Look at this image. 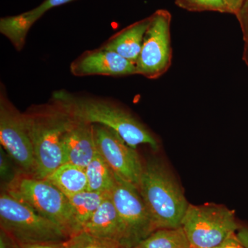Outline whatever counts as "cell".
<instances>
[{
	"label": "cell",
	"mask_w": 248,
	"mask_h": 248,
	"mask_svg": "<svg viewBox=\"0 0 248 248\" xmlns=\"http://www.w3.org/2000/svg\"><path fill=\"white\" fill-rule=\"evenodd\" d=\"M50 100L75 118L112 129L135 149L141 144L149 145L154 151L159 148L156 139L143 124L128 111L107 99L79 95L61 89L53 92Z\"/></svg>",
	"instance_id": "obj_1"
},
{
	"label": "cell",
	"mask_w": 248,
	"mask_h": 248,
	"mask_svg": "<svg viewBox=\"0 0 248 248\" xmlns=\"http://www.w3.org/2000/svg\"><path fill=\"white\" fill-rule=\"evenodd\" d=\"M23 114L35 153L37 177L45 179L64 164L62 139L72 116L50 100L31 106Z\"/></svg>",
	"instance_id": "obj_2"
},
{
	"label": "cell",
	"mask_w": 248,
	"mask_h": 248,
	"mask_svg": "<svg viewBox=\"0 0 248 248\" xmlns=\"http://www.w3.org/2000/svg\"><path fill=\"white\" fill-rule=\"evenodd\" d=\"M138 189L151 214L155 229L182 226L189 204L164 163L151 159L143 165Z\"/></svg>",
	"instance_id": "obj_3"
},
{
	"label": "cell",
	"mask_w": 248,
	"mask_h": 248,
	"mask_svg": "<svg viewBox=\"0 0 248 248\" xmlns=\"http://www.w3.org/2000/svg\"><path fill=\"white\" fill-rule=\"evenodd\" d=\"M0 224L21 245L62 244L69 238L58 225L6 190L0 196Z\"/></svg>",
	"instance_id": "obj_4"
},
{
	"label": "cell",
	"mask_w": 248,
	"mask_h": 248,
	"mask_svg": "<svg viewBox=\"0 0 248 248\" xmlns=\"http://www.w3.org/2000/svg\"><path fill=\"white\" fill-rule=\"evenodd\" d=\"M58 225L68 236L78 232L69 200L46 179L21 173L3 189Z\"/></svg>",
	"instance_id": "obj_5"
},
{
	"label": "cell",
	"mask_w": 248,
	"mask_h": 248,
	"mask_svg": "<svg viewBox=\"0 0 248 248\" xmlns=\"http://www.w3.org/2000/svg\"><path fill=\"white\" fill-rule=\"evenodd\" d=\"M182 226L195 248L218 247L236 234L239 228L234 212L215 204H189Z\"/></svg>",
	"instance_id": "obj_6"
},
{
	"label": "cell",
	"mask_w": 248,
	"mask_h": 248,
	"mask_svg": "<svg viewBox=\"0 0 248 248\" xmlns=\"http://www.w3.org/2000/svg\"><path fill=\"white\" fill-rule=\"evenodd\" d=\"M0 142L23 174L37 177V164L24 114L0 86Z\"/></svg>",
	"instance_id": "obj_7"
},
{
	"label": "cell",
	"mask_w": 248,
	"mask_h": 248,
	"mask_svg": "<svg viewBox=\"0 0 248 248\" xmlns=\"http://www.w3.org/2000/svg\"><path fill=\"white\" fill-rule=\"evenodd\" d=\"M151 17V24L145 34L141 53L135 65L137 75L156 79L169 71L172 63V16L167 10L159 9Z\"/></svg>",
	"instance_id": "obj_8"
},
{
	"label": "cell",
	"mask_w": 248,
	"mask_h": 248,
	"mask_svg": "<svg viewBox=\"0 0 248 248\" xmlns=\"http://www.w3.org/2000/svg\"><path fill=\"white\" fill-rule=\"evenodd\" d=\"M115 178L110 197L125 227V248L136 247L156 229L138 187L117 175Z\"/></svg>",
	"instance_id": "obj_9"
},
{
	"label": "cell",
	"mask_w": 248,
	"mask_h": 248,
	"mask_svg": "<svg viewBox=\"0 0 248 248\" xmlns=\"http://www.w3.org/2000/svg\"><path fill=\"white\" fill-rule=\"evenodd\" d=\"M93 128L98 153L115 175L139 187L143 165L136 150L112 129L98 124Z\"/></svg>",
	"instance_id": "obj_10"
},
{
	"label": "cell",
	"mask_w": 248,
	"mask_h": 248,
	"mask_svg": "<svg viewBox=\"0 0 248 248\" xmlns=\"http://www.w3.org/2000/svg\"><path fill=\"white\" fill-rule=\"evenodd\" d=\"M70 71L76 77H124L137 75L135 63L119 54L101 48L86 50L73 60Z\"/></svg>",
	"instance_id": "obj_11"
},
{
	"label": "cell",
	"mask_w": 248,
	"mask_h": 248,
	"mask_svg": "<svg viewBox=\"0 0 248 248\" xmlns=\"http://www.w3.org/2000/svg\"><path fill=\"white\" fill-rule=\"evenodd\" d=\"M64 163L86 169L97 152L93 124L72 117L62 139Z\"/></svg>",
	"instance_id": "obj_12"
},
{
	"label": "cell",
	"mask_w": 248,
	"mask_h": 248,
	"mask_svg": "<svg viewBox=\"0 0 248 248\" xmlns=\"http://www.w3.org/2000/svg\"><path fill=\"white\" fill-rule=\"evenodd\" d=\"M76 0H44L35 9L17 16L0 19V33L10 41L16 50L21 51L25 46L28 33L42 16L53 8Z\"/></svg>",
	"instance_id": "obj_13"
},
{
	"label": "cell",
	"mask_w": 248,
	"mask_h": 248,
	"mask_svg": "<svg viewBox=\"0 0 248 248\" xmlns=\"http://www.w3.org/2000/svg\"><path fill=\"white\" fill-rule=\"evenodd\" d=\"M82 231L103 239L111 240L125 248L126 233L123 222L110 195L85 224Z\"/></svg>",
	"instance_id": "obj_14"
},
{
	"label": "cell",
	"mask_w": 248,
	"mask_h": 248,
	"mask_svg": "<svg viewBox=\"0 0 248 248\" xmlns=\"http://www.w3.org/2000/svg\"><path fill=\"white\" fill-rule=\"evenodd\" d=\"M151 21L149 16L124 28L108 39L102 48L115 52L136 64Z\"/></svg>",
	"instance_id": "obj_15"
},
{
	"label": "cell",
	"mask_w": 248,
	"mask_h": 248,
	"mask_svg": "<svg viewBox=\"0 0 248 248\" xmlns=\"http://www.w3.org/2000/svg\"><path fill=\"white\" fill-rule=\"evenodd\" d=\"M58 187L67 197L88 190L86 169L64 163L45 178Z\"/></svg>",
	"instance_id": "obj_16"
},
{
	"label": "cell",
	"mask_w": 248,
	"mask_h": 248,
	"mask_svg": "<svg viewBox=\"0 0 248 248\" xmlns=\"http://www.w3.org/2000/svg\"><path fill=\"white\" fill-rule=\"evenodd\" d=\"M110 195L106 192L85 190L68 197L78 232L82 231L93 214Z\"/></svg>",
	"instance_id": "obj_17"
},
{
	"label": "cell",
	"mask_w": 248,
	"mask_h": 248,
	"mask_svg": "<svg viewBox=\"0 0 248 248\" xmlns=\"http://www.w3.org/2000/svg\"><path fill=\"white\" fill-rule=\"evenodd\" d=\"M85 169L88 190L111 193L115 186V174L98 151Z\"/></svg>",
	"instance_id": "obj_18"
},
{
	"label": "cell",
	"mask_w": 248,
	"mask_h": 248,
	"mask_svg": "<svg viewBox=\"0 0 248 248\" xmlns=\"http://www.w3.org/2000/svg\"><path fill=\"white\" fill-rule=\"evenodd\" d=\"M138 246L141 248H192L182 226L156 230Z\"/></svg>",
	"instance_id": "obj_19"
},
{
	"label": "cell",
	"mask_w": 248,
	"mask_h": 248,
	"mask_svg": "<svg viewBox=\"0 0 248 248\" xmlns=\"http://www.w3.org/2000/svg\"><path fill=\"white\" fill-rule=\"evenodd\" d=\"M62 246L63 248H123L115 241L98 237L84 231L72 235L62 243Z\"/></svg>",
	"instance_id": "obj_20"
},
{
	"label": "cell",
	"mask_w": 248,
	"mask_h": 248,
	"mask_svg": "<svg viewBox=\"0 0 248 248\" xmlns=\"http://www.w3.org/2000/svg\"><path fill=\"white\" fill-rule=\"evenodd\" d=\"M175 4L181 9L190 12L214 11L229 14L223 0H175Z\"/></svg>",
	"instance_id": "obj_21"
},
{
	"label": "cell",
	"mask_w": 248,
	"mask_h": 248,
	"mask_svg": "<svg viewBox=\"0 0 248 248\" xmlns=\"http://www.w3.org/2000/svg\"><path fill=\"white\" fill-rule=\"evenodd\" d=\"M17 165L4 148H0V176L3 189L10 185L19 174L22 173L16 170ZM20 170V169H19Z\"/></svg>",
	"instance_id": "obj_22"
},
{
	"label": "cell",
	"mask_w": 248,
	"mask_h": 248,
	"mask_svg": "<svg viewBox=\"0 0 248 248\" xmlns=\"http://www.w3.org/2000/svg\"><path fill=\"white\" fill-rule=\"evenodd\" d=\"M240 28L242 32L244 42L248 40V0H244L241 7L236 14Z\"/></svg>",
	"instance_id": "obj_23"
},
{
	"label": "cell",
	"mask_w": 248,
	"mask_h": 248,
	"mask_svg": "<svg viewBox=\"0 0 248 248\" xmlns=\"http://www.w3.org/2000/svg\"><path fill=\"white\" fill-rule=\"evenodd\" d=\"M0 248H21V244L17 243L6 232L1 229L0 234Z\"/></svg>",
	"instance_id": "obj_24"
},
{
	"label": "cell",
	"mask_w": 248,
	"mask_h": 248,
	"mask_svg": "<svg viewBox=\"0 0 248 248\" xmlns=\"http://www.w3.org/2000/svg\"><path fill=\"white\" fill-rule=\"evenodd\" d=\"M216 248H246L236 237V235H233L231 238L226 240L223 244Z\"/></svg>",
	"instance_id": "obj_25"
},
{
	"label": "cell",
	"mask_w": 248,
	"mask_h": 248,
	"mask_svg": "<svg viewBox=\"0 0 248 248\" xmlns=\"http://www.w3.org/2000/svg\"><path fill=\"white\" fill-rule=\"evenodd\" d=\"M223 1L228 7L229 14L236 16L244 0H223Z\"/></svg>",
	"instance_id": "obj_26"
},
{
	"label": "cell",
	"mask_w": 248,
	"mask_h": 248,
	"mask_svg": "<svg viewBox=\"0 0 248 248\" xmlns=\"http://www.w3.org/2000/svg\"><path fill=\"white\" fill-rule=\"evenodd\" d=\"M236 237L246 248H248V228H239L236 233Z\"/></svg>",
	"instance_id": "obj_27"
},
{
	"label": "cell",
	"mask_w": 248,
	"mask_h": 248,
	"mask_svg": "<svg viewBox=\"0 0 248 248\" xmlns=\"http://www.w3.org/2000/svg\"><path fill=\"white\" fill-rule=\"evenodd\" d=\"M21 248H63L62 244L21 245Z\"/></svg>",
	"instance_id": "obj_28"
},
{
	"label": "cell",
	"mask_w": 248,
	"mask_h": 248,
	"mask_svg": "<svg viewBox=\"0 0 248 248\" xmlns=\"http://www.w3.org/2000/svg\"><path fill=\"white\" fill-rule=\"evenodd\" d=\"M242 59L246 66L248 67V40L245 42Z\"/></svg>",
	"instance_id": "obj_29"
},
{
	"label": "cell",
	"mask_w": 248,
	"mask_h": 248,
	"mask_svg": "<svg viewBox=\"0 0 248 248\" xmlns=\"http://www.w3.org/2000/svg\"><path fill=\"white\" fill-rule=\"evenodd\" d=\"M141 248L139 247V246H136V247H134V248Z\"/></svg>",
	"instance_id": "obj_30"
},
{
	"label": "cell",
	"mask_w": 248,
	"mask_h": 248,
	"mask_svg": "<svg viewBox=\"0 0 248 248\" xmlns=\"http://www.w3.org/2000/svg\"></svg>",
	"instance_id": "obj_31"
}]
</instances>
